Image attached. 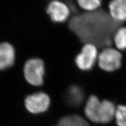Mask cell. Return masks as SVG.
<instances>
[{"instance_id":"cell-1","label":"cell","mask_w":126,"mask_h":126,"mask_svg":"<svg viewBox=\"0 0 126 126\" xmlns=\"http://www.w3.org/2000/svg\"><path fill=\"white\" fill-rule=\"evenodd\" d=\"M120 25L108 12L98 9L74 16L70 19L68 26L83 43L105 48L111 45Z\"/></svg>"},{"instance_id":"cell-2","label":"cell","mask_w":126,"mask_h":126,"mask_svg":"<svg viewBox=\"0 0 126 126\" xmlns=\"http://www.w3.org/2000/svg\"><path fill=\"white\" fill-rule=\"evenodd\" d=\"M97 62L102 70L108 72L116 71L122 66V55L117 49L106 47L99 54Z\"/></svg>"},{"instance_id":"cell-3","label":"cell","mask_w":126,"mask_h":126,"mask_svg":"<svg viewBox=\"0 0 126 126\" xmlns=\"http://www.w3.org/2000/svg\"><path fill=\"white\" fill-rule=\"evenodd\" d=\"M24 75L26 80L33 86H40L43 82L45 65L39 59H32L27 61L24 67Z\"/></svg>"},{"instance_id":"cell-4","label":"cell","mask_w":126,"mask_h":126,"mask_svg":"<svg viewBox=\"0 0 126 126\" xmlns=\"http://www.w3.org/2000/svg\"><path fill=\"white\" fill-rule=\"evenodd\" d=\"M98 56V50L96 46L90 43L85 44L75 58V64L80 70L89 71L94 65Z\"/></svg>"},{"instance_id":"cell-5","label":"cell","mask_w":126,"mask_h":126,"mask_svg":"<svg viewBox=\"0 0 126 126\" xmlns=\"http://www.w3.org/2000/svg\"><path fill=\"white\" fill-rule=\"evenodd\" d=\"M50 104L49 96L43 92H37L29 95L25 100V107L33 114L45 112L48 109Z\"/></svg>"},{"instance_id":"cell-6","label":"cell","mask_w":126,"mask_h":126,"mask_svg":"<svg viewBox=\"0 0 126 126\" xmlns=\"http://www.w3.org/2000/svg\"><path fill=\"white\" fill-rule=\"evenodd\" d=\"M47 12L55 22H64L70 14V9L67 5L59 1H53L48 4Z\"/></svg>"},{"instance_id":"cell-7","label":"cell","mask_w":126,"mask_h":126,"mask_svg":"<svg viewBox=\"0 0 126 126\" xmlns=\"http://www.w3.org/2000/svg\"><path fill=\"white\" fill-rule=\"evenodd\" d=\"M116 106L114 103L108 99L100 101L97 109L96 123L106 124L114 119Z\"/></svg>"},{"instance_id":"cell-8","label":"cell","mask_w":126,"mask_h":126,"mask_svg":"<svg viewBox=\"0 0 126 126\" xmlns=\"http://www.w3.org/2000/svg\"><path fill=\"white\" fill-rule=\"evenodd\" d=\"M109 14L115 21L120 23L126 20V0H114L109 4Z\"/></svg>"},{"instance_id":"cell-9","label":"cell","mask_w":126,"mask_h":126,"mask_svg":"<svg viewBox=\"0 0 126 126\" xmlns=\"http://www.w3.org/2000/svg\"><path fill=\"white\" fill-rule=\"evenodd\" d=\"M15 50L8 43L0 44V70H5L13 65L15 61Z\"/></svg>"},{"instance_id":"cell-10","label":"cell","mask_w":126,"mask_h":126,"mask_svg":"<svg viewBox=\"0 0 126 126\" xmlns=\"http://www.w3.org/2000/svg\"><path fill=\"white\" fill-rule=\"evenodd\" d=\"M101 100L95 95H91L88 99L84 109L86 117L91 122L96 123L97 109Z\"/></svg>"},{"instance_id":"cell-11","label":"cell","mask_w":126,"mask_h":126,"mask_svg":"<svg viewBox=\"0 0 126 126\" xmlns=\"http://www.w3.org/2000/svg\"><path fill=\"white\" fill-rule=\"evenodd\" d=\"M83 99L84 93L82 89L77 85L71 86L65 95L66 101L72 106H78L81 105Z\"/></svg>"},{"instance_id":"cell-12","label":"cell","mask_w":126,"mask_h":126,"mask_svg":"<svg viewBox=\"0 0 126 126\" xmlns=\"http://www.w3.org/2000/svg\"><path fill=\"white\" fill-rule=\"evenodd\" d=\"M56 126H89V125L81 116L73 114L61 118Z\"/></svg>"},{"instance_id":"cell-13","label":"cell","mask_w":126,"mask_h":126,"mask_svg":"<svg viewBox=\"0 0 126 126\" xmlns=\"http://www.w3.org/2000/svg\"><path fill=\"white\" fill-rule=\"evenodd\" d=\"M113 42L119 50H126V27L119 28L113 36Z\"/></svg>"},{"instance_id":"cell-14","label":"cell","mask_w":126,"mask_h":126,"mask_svg":"<svg viewBox=\"0 0 126 126\" xmlns=\"http://www.w3.org/2000/svg\"><path fill=\"white\" fill-rule=\"evenodd\" d=\"M79 5L86 12H94L98 10L101 6L100 0H78Z\"/></svg>"},{"instance_id":"cell-15","label":"cell","mask_w":126,"mask_h":126,"mask_svg":"<svg viewBox=\"0 0 126 126\" xmlns=\"http://www.w3.org/2000/svg\"><path fill=\"white\" fill-rule=\"evenodd\" d=\"M114 119L117 126H126V105L116 106Z\"/></svg>"}]
</instances>
